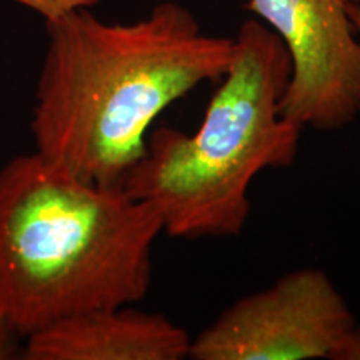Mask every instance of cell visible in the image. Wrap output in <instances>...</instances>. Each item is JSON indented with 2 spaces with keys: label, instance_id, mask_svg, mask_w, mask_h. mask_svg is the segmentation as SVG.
<instances>
[{
  "label": "cell",
  "instance_id": "obj_6",
  "mask_svg": "<svg viewBox=\"0 0 360 360\" xmlns=\"http://www.w3.org/2000/svg\"><path fill=\"white\" fill-rule=\"evenodd\" d=\"M192 339L162 314L132 305L98 309L58 321L25 339L27 360H184Z\"/></svg>",
  "mask_w": 360,
  "mask_h": 360
},
{
  "label": "cell",
  "instance_id": "obj_9",
  "mask_svg": "<svg viewBox=\"0 0 360 360\" xmlns=\"http://www.w3.org/2000/svg\"><path fill=\"white\" fill-rule=\"evenodd\" d=\"M347 11H349V17H350V20H352L355 30H357V34L360 35V4L347 2Z\"/></svg>",
  "mask_w": 360,
  "mask_h": 360
},
{
  "label": "cell",
  "instance_id": "obj_3",
  "mask_svg": "<svg viewBox=\"0 0 360 360\" xmlns=\"http://www.w3.org/2000/svg\"><path fill=\"white\" fill-rule=\"evenodd\" d=\"M233 39L236 56L199 129H152L122 184L154 207L170 237L238 236L254 179L290 167L299 154L302 129L281 112L292 69L285 45L257 19L245 20Z\"/></svg>",
  "mask_w": 360,
  "mask_h": 360
},
{
  "label": "cell",
  "instance_id": "obj_4",
  "mask_svg": "<svg viewBox=\"0 0 360 360\" xmlns=\"http://www.w3.org/2000/svg\"><path fill=\"white\" fill-rule=\"evenodd\" d=\"M188 359H360V328L323 270L299 269L225 309L193 337Z\"/></svg>",
  "mask_w": 360,
  "mask_h": 360
},
{
  "label": "cell",
  "instance_id": "obj_5",
  "mask_svg": "<svg viewBox=\"0 0 360 360\" xmlns=\"http://www.w3.org/2000/svg\"><path fill=\"white\" fill-rule=\"evenodd\" d=\"M285 45L290 79L281 102L300 129L337 130L360 114V35L347 0H249Z\"/></svg>",
  "mask_w": 360,
  "mask_h": 360
},
{
  "label": "cell",
  "instance_id": "obj_8",
  "mask_svg": "<svg viewBox=\"0 0 360 360\" xmlns=\"http://www.w3.org/2000/svg\"><path fill=\"white\" fill-rule=\"evenodd\" d=\"M20 337L7 326L6 322L0 321V360H12L22 357V344Z\"/></svg>",
  "mask_w": 360,
  "mask_h": 360
},
{
  "label": "cell",
  "instance_id": "obj_2",
  "mask_svg": "<svg viewBox=\"0 0 360 360\" xmlns=\"http://www.w3.org/2000/svg\"><path fill=\"white\" fill-rule=\"evenodd\" d=\"M164 232L155 209L84 182L37 152L0 167V321L20 339L90 310L141 302Z\"/></svg>",
  "mask_w": 360,
  "mask_h": 360
},
{
  "label": "cell",
  "instance_id": "obj_10",
  "mask_svg": "<svg viewBox=\"0 0 360 360\" xmlns=\"http://www.w3.org/2000/svg\"><path fill=\"white\" fill-rule=\"evenodd\" d=\"M347 2H355V4H360V0H347Z\"/></svg>",
  "mask_w": 360,
  "mask_h": 360
},
{
  "label": "cell",
  "instance_id": "obj_7",
  "mask_svg": "<svg viewBox=\"0 0 360 360\" xmlns=\"http://www.w3.org/2000/svg\"><path fill=\"white\" fill-rule=\"evenodd\" d=\"M40 13L44 20H52L80 7H96L98 0H13Z\"/></svg>",
  "mask_w": 360,
  "mask_h": 360
},
{
  "label": "cell",
  "instance_id": "obj_1",
  "mask_svg": "<svg viewBox=\"0 0 360 360\" xmlns=\"http://www.w3.org/2000/svg\"><path fill=\"white\" fill-rule=\"evenodd\" d=\"M45 27L30 122L35 152L101 187L122 188L157 117L222 79L236 56V39L204 32L172 0L132 24H107L80 7Z\"/></svg>",
  "mask_w": 360,
  "mask_h": 360
}]
</instances>
